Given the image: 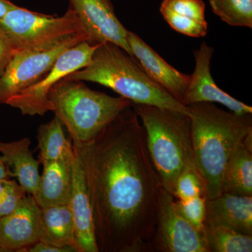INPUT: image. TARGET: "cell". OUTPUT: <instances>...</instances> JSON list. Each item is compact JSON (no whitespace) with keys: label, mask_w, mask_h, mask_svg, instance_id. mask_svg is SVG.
Instances as JSON below:
<instances>
[{"label":"cell","mask_w":252,"mask_h":252,"mask_svg":"<svg viewBox=\"0 0 252 252\" xmlns=\"http://www.w3.org/2000/svg\"><path fill=\"white\" fill-rule=\"evenodd\" d=\"M205 225L225 227L252 235V196L222 193L207 199Z\"/></svg>","instance_id":"obj_15"},{"label":"cell","mask_w":252,"mask_h":252,"mask_svg":"<svg viewBox=\"0 0 252 252\" xmlns=\"http://www.w3.org/2000/svg\"><path fill=\"white\" fill-rule=\"evenodd\" d=\"M214 14L235 27L252 28V0H209Z\"/></svg>","instance_id":"obj_23"},{"label":"cell","mask_w":252,"mask_h":252,"mask_svg":"<svg viewBox=\"0 0 252 252\" xmlns=\"http://www.w3.org/2000/svg\"><path fill=\"white\" fill-rule=\"evenodd\" d=\"M11 177L9 168L5 163L1 156L0 155V180H9Z\"/></svg>","instance_id":"obj_30"},{"label":"cell","mask_w":252,"mask_h":252,"mask_svg":"<svg viewBox=\"0 0 252 252\" xmlns=\"http://www.w3.org/2000/svg\"><path fill=\"white\" fill-rule=\"evenodd\" d=\"M206 200L205 195H200L187 200L176 199L177 208L182 216L203 234L205 231Z\"/></svg>","instance_id":"obj_25"},{"label":"cell","mask_w":252,"mask_h":252,"mask_svg":"<svg viewBox=\"0 0 252 252\" xmlns=\"http://www.w3.org/2000/svg\"><path fill=\"white\" fill-rule=\"evenodd\" d=\"M66 77L100 84L132 104L157 106L190 116L188 106L181 103L149 77L133 56L112 43L101 44L89 65Z\"/></svg>","instance_id":"obj_3"},{"label":"cell","mask_w":252,"mask_h":252,"mask_svg":"<svg viewBox=\"0 0 252 252\" xmlns=\"http://www.w3.org/2000/svg\"><path fill=\"white\" fill-rule=\"evenodd\" d=\"M51 112L66 127L73 144L87 143L132 102L92 90L84 81L63 78L49 91Z\"/></svg>","instance_id":"obj_5"},{"label":"cell","mask_w":252,"mask_h":252,"mask_svg":"<svg viewBox=\"0 0 252 252\" xmlns=\"http://www.w3.org/2000/svg\"><path fill=\"white\" fill-rule=\"evenodd\" d=\"M172 195L180 200H189L200 195L206 196L203 181L196 167L187 169L177 177Z\"/></svg>","instance_id":"obj_24"},{"label":"cell","mask_w":252,"mask_h":252,"mask_svg":"<svg viewBox=\"0 0 252 252\" xmlns=\"http://www.w3.org/2000/svg\"><path fill=\"white\" fill-rule=\"evenodd\" d=\"M27 194L17 181L8 180L0 201V217L6 216L16 210Z\"/></svg>","instance_id":"obj_26"},{"label":"cell","mask_w":252,"mask_h":252,"mask_svg":"<svg viewBox=\"0 0 252 252\" xmlns=\"http://www.w3.org/2000/svg\"><path fill=\"white\" fill-rule=\"evenodd\" d=\"M127 41L132 56L149 77L182 103L190 75L180 72L168 64L133 32L128 31Z\"/></svg>","instance_id":"obj_13"},{"label":"cell","mask_w":252,"mask_h":252,"mask_svg":"<svg viewBox=\"0 0 252 252\" xmlns=\"http://www.w3.org/2000/svg\"><path fill=\"white\" fill-rule=\"evenodd\" d=\"M221 190L232 195L252 196V132L238 144L227 162Z\"/></svg>","instance_id":"obj_19"},{"label":"cell","mask_w":252,"mask_h":252,"mask_svg":"<svg viewBox=\"0 0 252 252\" xmlns=\"http://www.w3.org/2000/svg\"><path fill=\"white\" fill-rule=\"evenodd\" d=\"M204 235L209 252H252V235L225 227L206 225Z\"/></svg>","instance_id":"obj_22"},{"label":"cell","mask_w":252,"mask_h":252,"mask_svg":"<svg viewBox=\"0 0 252 252\" xmlns=\"http://www.w3.org/2000/svg\"><path fill=\"white\" fill-rule=\"evenodd\" d=\"M31 140L24 137L13 142H0V155L9 168L11 177L28 194L35 196L39 188V160L34 158L31 149Z\"/></svg>","instance_id":"obj_16"},{"label":"cell","mask_w":252,"mask_h":252,"mask_svg":"<svg viewBox=\"0 0 252 252\" xmlns=\"http://www.w3.org/2000/svg\"><path fill=\"white\" fill-rule=\"evenodd\" d=\"M160 12L177 32L195 38L207 35L208 23L203 0H162Z\"/></svg>","instance_id":"obj_17"},{"label":"cell","mask_w":252,"mask_h":252,"mask_svg":"<svg viewBox=\"0 0 252 252\" xmlns=\"http://www.w3.org/2000/svg\"><path fill=\"white\" fill-rule=\"evenodd\" d=\"M15 6L16 4L10 0H0V19L4 17V15Z\"/></svg>","instance_id":"obj_29"},{"label":"cell","mask_w":252,"mask_h":252,"mask_svg":"<svg viewBox=\"0 0 252 252\" xmlns=\"http://www.w3.org/2000/svg\"><path fill=\"white\" fill-rule=\"evenodd\" d=\"M73 147L90 195L98 252H151L162 186L132 106L94 140Z\"/></svg>","instance_id":"obj_1"},{"label":"cell","mask_w":252,"mask_h":252,"mask_svg":"<svg viewBox=\"0 0 252 252\" xmlns=\"http://www.w3.org/2000/svg\"><path fill=\"white\" fill-rule=\"evenodd\" d=\"M14 54V47L0 31V76L4 72Z\"/></svg>","instance_id":"obj_27"},{"label":"cell","mask_w":252,"mask_h":252,"mask_svg":"<svg viewBox=\"0 0 252 252\" xmlns=\"http://www.w3.org/2000/svg\"><path fill=\"white\" fill-rule=\"evenodd\" d=\"M7 180H0V201H1V197H2L3 193H4L5 187H6Z\"/></svg>","instance_id":"obj_31"},{"label":"cell","mask_w":252,"mask_h":252,"mask_svg":"<svg viewBox=\"0 0 252 252\" xmlns=\"http://www.w3.org/2000/svg\"><path fill=\"white\" fill-rule=\"evenodd\" d=\"M94 44L110 42L132 55L127 41L128 31L116 15L112 0H68Z\"/></svg>","instance_id":"obj_10"},{"label":"cell","mask_w":252,"mask_h":252,"mask_svg":"<svg viewBox=\"0 0 252 252\" xmlns=\"http://www.w3.org/2000/svg\"><path fill=\"white\" fill-rule=\"evenodd\" d=\"M21 252H77L75 249L72 248H62V247L55 246L51 244L44 242H36L35 243L30 245L23 249Z\"/></svg>","instance_id":"obj_28"},{"label":"cell","mask_w":252,"mask_h":252,"mask_svg":"<svg viewBox=\"0 0 252 252\" xmlns=\"http://www.w3.org/2000/svg\"><path fill=\"white\" fill-rule=\"evenodd\" d=\"M132 106L145 130L149 155L162 187L172 194L177 177L195 167L190 116L148 104Z\"/></svg>","instance_id":"obj_4"},{"label":"cell","mask_w":252,"mask_h":252,"mask_svg":"<svg viewBox=\"0 0 252 252\" xmlns=\"http://www.w3.org/2000/svg\"><path fill=\"white\" fill-rule=\"evenodd\" d=\"M41 208L27 194L19 206L0 217V252H21L39 240Z\"/></svg>","instance_id":"obj_12"},{"label":"cell","mask_w":252,"mask_h":252,"mask_svg":"<svg viewBox=\"0 0 252 252\" xmlns=\"http://www.w3.org/2000/svg\"><path fill=\"white\" fill-rule=\"evenodd\" d=\"M62 122L55 116L52 120L41 124L37 130L39 161L40 163L72 160L74 157L72 140L64 135Z\"/></svg>","instance_id":"obj_21"},{"label":"cell","mask_w":252,"mask_h":252,"mask_svg":"<svg viewBox=\"0 0 252 252\" xmlns=\"http://www.w3.org/2000/svg\"><path fill=\"white\" fill-rule=\"evenodd\" d=\"M39 240L55 246L74 248L79 252L69 205L41 208Z\"/></svg>","instance_id":"obj_20"},{"label":"cell","mask_w":252,"mask_h":252,"mask_svg":"<svg viewBox=\"0 0 252 252\" xmlns=\"http://www.w3.org/2000/svg\"><path fill=\"white\" fill-rule=\"evenodd\" d=\"M89 40L86 32H79L15 53L0 76V104H6L8 99L37 82L64 51Z\"/></svg>","instance_id":"obj_7"},{"label":"cell","mask_w":252,"mask_h":252,"mask_svg":"<svg viewBox=\"0 0 252 252\" xmlns=\"http://www.w3.org/2000/svg\"><path fill=\"white\" fill-rule=\"evenodd\" d=\"M68 205L74 220L79 252H98L90 195L80 160L75 152L72 162V193Z\"/></svg>","instance_id":"obj_14"},{"label":"cell","mask_w":252,"mask_h":252,"mask_svg":"<svg viewBox=\"0 0 252 252\" xmlns=\"http://www.w3.org/2000/svg\"><path fill=\"white\" fill-rule=\"evenodd\" d=\"M214 49L202 43L194 51L195 67L190 75V83L182 103L186 106L198 102H211L223 104L235 114H252V107L243 103L221 90L217 85L211 74V60Z\"/></svg>","instance_id":"obj_11"},{"label":"cell","mask_w":252,"mask_h":252,"mask_svg":"<svg viewBox=\"0 0 252 252\" xmlns=\"http://www.w3.org/2000/svg\"><path fill=\"white\" fill-rule=\"evenodd\" d=\"M0 31L11 43L15 53L43 45L69 34L86 32L70 7L63 16L55 17L17 5L0 19Z\"/></svg>","instance_id":"obj_6"},{"label":"cell","mask_w":252,"mask_h":252,"mask_svg":"<svg viewBox=\"0 0 252 252\" xmlns=\"http://www.w3.org/2000/svg\"><path fill=\"white\" fill-rule=\"evenodd\" d=\"M72 162L73 160H64L43 165L39 188L34 197L41 208L69 205L72 188Z\"/></svg>","instance_id":"obj_18"},{"label":"cell","mask_w":252,"mask_h":252,"mask_svg":"<svg viewBox=\"0 0 252 252\" xmlns=\"http://www.w3.org/2000/svg\"><path fill=\"white\" fill-rule=\"evenodd\" d=\"M100 44L85 41L67 49L59 56L44 77L8 99L5 104L19 109L24 116H44L51 112L49 99L51 88L63 78L89 65Z\"/></svg>","instance_id":"obj_8"},{"label":"cell","mask_w":252,"mask_h":252,"mask_svg":"<svg viewBox=\"0 0 252 252\" xmlns=\"http://www.w3.org/2000/svg\"><path fill=\"white\" fill-rule=\"evenodd\" d=\"M190 109L194 162L205 186L207 199L221 194L227 162L240 142L252 132V114L228 112L211 102Z\"/></svg>","instance_id":"obj_2"},{"label":"cell","mask_w":252,"mask_h":252,"mask_svg":"<svg viewBox=\"0 0 252 252\" xmlns=\"http://www.w3.org/2000/svg\"><path fill=\"white\" fill-rule=\"evenodd\" d=\"M151 252H209L205 235L190 224L177 208L176 198L162 187Z\"/></svg>","instance_id":"obj_9"}]
</instances>
